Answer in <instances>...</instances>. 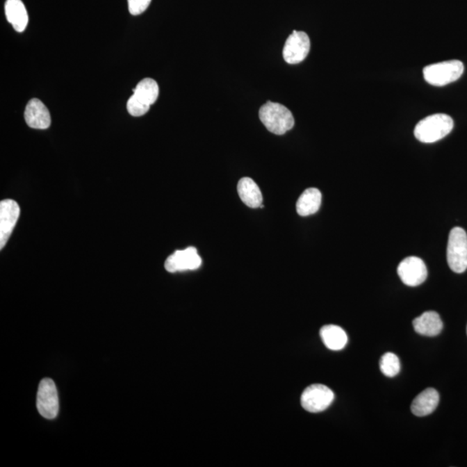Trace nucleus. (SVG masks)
<instances>
[{
	"mask_svg": "<svg viewBox=\"0 0 467 467\" xmlns=\"http://www.w3.org/2000/svg\"><path fill=\"white\" fill-rule=\"evenodd\" d=\"M454 129V120L445 114H435L420 120L415 127V136L423 143H434L448 136Z\"/></svg>",
	"mask_w": 467,
	"mask_h": 467,
	"instance_id": "obj_1",
	"label": "nucleus"
},
{
	"mask_svg": "<svg viewBox=\"0 0 467 467\" xmlns=\"http://www.w3.org/2000/svg\"><path fill=\"white\" fill-rule=\"evenodd\" d=\"M261 122L270 132L282 136L295 126V118L288 108L276 102L268 101L260 108Z\"/></svg>",
	"mask_w": 467,
	"mask_h": 467,
	"instance_id": "obj_2",
	"label": "nucleus"
},
{
	"mask_svg": "<svg viewBox=\"0 0 467 467\" xmlns=\"http://www.w3.org/2000/svg\"><path fill=\"white\" fill-rule=\"evenodd\" d=\"M465 67L459 60L434 63L423 69L424 79L433 86H445L454 83L464 73Z\"/></svg>",
	"mask_w": 467,
	"mask_h": 467,
	"instance_id": "obj_3",
	"label": "nucleus"
},
{
	"mask_svg": "<svg viewBox=\"0 0 467 467\" xmlns=\"http://www.w3.org/2000/svg\"><path fill=\"white\" fill-rule=\"evenodd\" d=\"M447 258L454 272L462 274L467 270V235L462 228L455 227L449 234Z\"/></svg>",
	"mask_w": 467,
	"mask_h": 467,
	"instance_id": "obj_4",
	"label": "nucleus"
},
{
	"mask_svg": "<svg viewBox=\"0 0 467 467\" xmlns=\"http://www.w3.org/2000/svg\"><path fill=\"white\" fill-rule=\"evenodd\" d=\"M334 400V393L323 384H313L302 393V406L310 413H320L330 407Z\"/></svg>",
	"mask_w": 467,
	"mask_h": 467,
	"instance_id": "obj_5",
	"label": "nucleus"
},
{
	"mask_svg": "<svg viewBox=\"0 0 467 467\" xmlns=\"http://www.w3.org/2000/svg\"><path fill=\"white\" fill-rule=\"evenodd\" d=\"M38 412L46 419L56 418L59 411L58 389L53 380L44 378L39 384L37 396Z\"/></svg>",
	"mask_w": 467,
	"mask_h": 467,
	"instance_id": "obj_6",
	"label": "nucleus"
},
{
	"mask_svg": "<svg viewBox=\"0 0 467 467\" xmlns=\"http://www.w3.org/2000/svg\"><path fill=\"white\" fill-rule=\"evenodd\" d=\"M311 48L310 38L304 31H293L286 39L283 58L289 65H298L309 56Z\"/></svg>",
	"mask_w": 467,
	"mask_h": 467,
	"instance_id": "obj_7",
	"label": "nucleus"
},
{
	"mask_svg": "<svg viewBox=\"0 0 467 467\" xmlns=\"http://www.w3.org/2000/svg\"><path fill=\"white\" fill-rule=\"evenodd\" d=\"M400 279L409 286L423 284L427 277V268L419 257L409 256L400 263L398 268Z\"/></svg>",
	"mask_w": 467,
	"mask_h": 467,
	"instance_id": "obj_8",
	"label": "nucleus"
},
{
	"mask_svg": "<svg viewBox=\"0 0 467 467\" xmlns=\"http://www.w3.org/2000/svg\"><path fill=\"white\" fill-rule=\"evenodd\" d=\"M20 208L17 202L6 199L0 203V249H3L19 220Z\"/></svg>",
	"mask_w": 467,
	"mask_h": 467,
	"instance_id": "obj_9",
	"label": "nucleus"
},
{
	"mask_svg": "<svg viewBox=\"0 0 467 467\" xmlns=\"http://www.w3.org/2000/svg\"><path fill=\"white\" fill-rule=\"evenodd\" d=\"M202 265V259L196 247H189L186 249L178 250L165 261V268L170 272L196 270Z\"/></svg>",
	"mask_w": 467,
	"mask_h": 467,
	"instance_id": "obj_10",
	"label": "nucleus"
},
{
	"mask_svg": "<svg viewBox=\"0 0 467 467\" xmlns=\"http://www.w3.org/2000/svg\"><path fill=\"white\" fill-rule=\"evenodd\" d=\"M24 119L27 125L34 129H47L51 123L48 108L38 99H31L28 102Z\"/></svg>",
	"mask_w": 467,
	"mask_h": 467,
	"instance_id": "obj_11",
	"label": "nucleus"
},
{
	"mask_svg": "<svg viewBox=\"0 0 467 467\" xmlns=\"http://www.w3.org/2000/svg\"><path fill=\"white\" fill-rule=\"evenodd\" d=\"M413 327L417 334L426 337H435L441 334L443 323L436 311H428L413 320Z\"/></svg>",
	"mask_w": 467,
	"mask_h": 467,
	"instance_id": "obj_12",
	"label": "nucleus"
},
{
	"mask_svg": "<svg viewBox=\"0 0 467 467\" xmlns=\"http://www.w3.org/2000/svg\"><path fill=\"white\" fill-rule=\"evenodd\" d=\"M440 395L436 389L428 388L416 396L411 404L413 415L423 417L430 415L436 409Z\"/></svg>",
	"mask_w": 467,
	"mask_h": 467,
	"instance_id": "obj_13",
	"label": "nucleus"
},
{
	"mask_svg": "<svg viewBox=\"0 0 467 467\" xmlns=\"http://www.w3.org/2000/svg\"><path fill=\"white\" fill-rule=\"evenodd\" d=\"M5 10L7 21L12 24L14 30L23 33L29 21L24 3L21 0H6Z\"/></svg>",
	"mask_w": 467,
	"mask_h": 467,
	"instance_id": "obj_14",
	"label": "nucleus"
},
{
	"mask_svg": "<svg viewBox=\"0 0 467 467\" xmlns=\"http://www.w3.org/2000/svg\"><path fill=\"white\" fill-rule=\"evenodd\" d=\"M237 192L244 204L249 208H261L263 197L259 186L250 178L240 179L237 186Z\"/></svg>",
	"mask_w": 467,
	"mask_h": 467,
	"instance_id": "obj_15",
	"label": "nucleus"
},
{
	"mask_svg": "<svg viewBox=\"0 0 467 467\" xmlns=\"http://www.w3.org/2000/svg\"><path fill=\"white\" fill-rule=\"evenodd\" d=\"M322 341L328 349L341 350L347 345L348 337L344 329L338 325H327L320 329Z\"/></svg>",
	"mask_w": 467,
	"mask_h": 467,
	"instance_id": "obj_16",
	"label": "nucleus"
},
{
	"mask_svg": "<svg viewBox=\"0 0 467 467\" xmlns=\"http://www.w3.org/2000/svg\"><path fill=\"white\" fill-rule=\"evenodd\" d=\"M322 202V194L320 190L309 188L305 190L299 197L296 204V210L302 217H309L320 210Z\"/></svg>",
	"mask_w": 467,
	"mask_h": 467,
	"instance_id": "obj_17",
	"label": "nucleus"
},
{
	"mask_svg": "<svg viewBox=\"0 0 467 467\" xmlns=\"http://www.w3.org/2000/svg\"><path fill=\"white\" fill-rule=\"evenodd\" d=\"M133 92L134 97L151 107V105L154 104L158 97V85L154 79L146 78L138 83Z\"/></svg>",
	"mask_w": 467,
	"mask_h": 467,
	"instance_id": "obj_18",
	"label": "nucleus"
},
{
	"mask_svg": "<svg viewBox=\"0 0 467 467\" xmlns=\"http://www.w3.org/2000/svg\"><path fill=\"white\" fill-rule=\"evenodd\" d=\"M380 370L388 377L398 376L401 370V363L398 357L392 352L385 353L380 360Z\"/></svg>",
	"mask_w": 467,
	"mask_h": 467,
	"instance_id": "obj_19",
	"label": "nucleus"
},
{
	"mask_svg": "<svg viewBox=\"0 0 467 467\" xmlns=\"http://www.w3.org/2000/svg\"><path fill=\"white\" fill-rule=\"evenodd\" d=\"M126 108L131 115L140 117L146 115L149 111L150 107L132 95L127 101Z\"/></svg>",
	"mask_w": 467,
	"mask_h": 467,
	"instance_id": "obj_20",
	"label": "nucleus"
},
{
	"mask_svg": "<svg viewBox=\"0 0 467 467\" xmlns=\"http://www.w3.org/2000/svg\"><path fill=\"white\" fill-rule=\"evenodd\" d=\"M127 2L129 13L133 16H138L149 7L151 0H127Z\"/></svg>",
	"mask_w": 467,
	"mask_h": 467,
	"instance_id": "obj_21",
	"label": "nucleus"
},
{
	"mask_svg": "<svg viewBox=\"0 0 467 467\" xmlns=\"http://www.w3.org/2000/svg\"><path fill=\"white\" fill-rule=\"evenodd\" d=\"M466 331H467V329H466Z\"/></svg>",
	"mask_w": 467,
	"mask_h": 467,
	"instance_id": "obj_22",
	"label": "nucleus"
}]
</instances>
